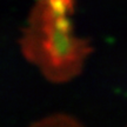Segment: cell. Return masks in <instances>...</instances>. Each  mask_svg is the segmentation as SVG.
Returning <instances> with one entry per match:
<instances>
[{"instance_id":"cell-3","label":"cell","mask_w":127,"mask_h":127,"mask_svg":"<svg viewBox=\"0 0 127 127\" xmlns=\"http://www.w3.org/2000/svg\"><path fill=\"white\" fill-rule=\"evenodd\" d=\"M50 1L52 2L53 6H55L61 12L68 13V14H71V15L74 13L75 0H50Z\"/></svg>"},{"instance_id":"cell-2","label":"cell","mask_w":127,"mask_h":127,"mask_svg":"<svg viewBox=\"0 0 127 127\" xmlns=\"http://www.w3.org/2000/svg\"><path fill=\"white\" fill-rule=\"evenodd\" d=\"M35 127H78L81 126V123L75 117L67 113H53L47 117L36 120L32 124Z\"/></svg>"},{"instance_id":"cell-1","label":"cell","mask_w":127,"mask_h":127,"mask_svg":"<svg viewBox=\"0 0 127 127\" xmlns=\"http://www.w3.org/2000/svg\"><path fill=\"white\" fill-rule=\"evenodd\" d=\"M69 17L50 0H36L18 41L25 60L53 84L75 79L93 51L90 41L74 32Z\"/></svg>"}]
</instances>
